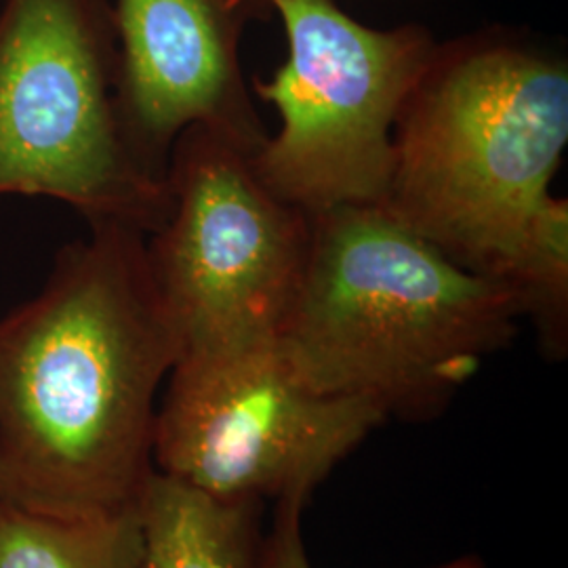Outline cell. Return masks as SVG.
Returning a JSON list of instances; mask_svg holds the SVG:
<instances>
[{"label": "cell", "instance_id": "2", "mask_svg": "<svg viewBox=\"0 0 568 568\" xmlns=\"http://www.w3.org/2000/svg\"><path fill=\"white\" fill-rule=\"evenodd\" d=\"M312 215V243L274 344L321 394L429 422L518 335L508 284L471 272L382 206Z\"/></svg>", "mask_w": 568, "mask_h": 568}, {"label": "cell", "instance_id": "1", "mask_svg": "<svg viewBox=\"0 0 568 568\" xmlns=\"http://www.w3.org/2000/svg\"><path fill=\"white\" fill-rule=\"evenodd\" d=\"M180 356L143 232L89 225L63 244L41 291L0 316V501L63 520L140 508Z\"/></svg>", "mask_w": 568, "mask_h": 568}, {"label": "cell", "instance_id": "3", "mask_svg": "<svg viewBox=\"0 0 568 568\" xmlns=\"http://www.w3.org/2000/svg\"><path fill=\"white\" fill-rule=\"evenodd\" d=\"M392 143L379 206L453 262L508 284L567 150V60L509 30L438 42Z\"/></svg>", "mask_w": 568, "mask_h": 568}, {"label": "cell", "instance_id": "10", "mask_svg": "<svg viewBox=\"0 0 568 568\" xmlns=\"http://www.w3.org/2000/svg\"><path fill=\"white\" fill-rule=\"evenodd\" d=\"M140 508L63 520L0 501V568H140Z\"/></svg>", "mask_w": 568, "mask_h": 568}, {"label": "cell", "instance_id": "9", "mask_svg": "<svg viewBox=\"0 0 568 568\" xmlns=\"http://www.w3.org/2000/svg\"><path fill=\"white\" fill-rule=\"evenodd\" d=\"M140 514V568H260L264 501H220L154 471Z\"/></svg>", "mask_w": 568, "mask_h": 568}, {"label": "cell", "instance_id": "6", "mask_svg": "<svg viewBox=\"0 0 568 568\" xmlns=\"http://www.w3.org/2000/svg\"><path fill=\"white\" fill-rule=\"evenodd\" d=\"M166 190L169 213L145 236V255L182 352L272 342L307 262L312 215L206 126L173 143Z\"/></svg>", "mask_w": 568, "mask_h": 568}, {"label": "cell", "instance_id": "11", "mask_svg": "<svg viewBox=\"0 0 568 568\" xmlns=\"http://www.w3.org/2000/svg\"><path fill=\"white\" fill-rule=\"evenodd\" d=\"M310 499L286 497L276 501L274 525L264 535L260 568H312L307 549H305L302 516ZM432 568H487L478 556L453 558Z\"/></svg>", "mask_w": 568, "mask_h": 568}, {"label": "cell", "instance_id": "4", "mask_svg": "<svg viewBox=\"0 0 568 568\" xmlns=\"http://www.w3.org/2000/svg\"><path fill=\"white\" fill-rule=\"evenodd\" d=\"M53 199L89 225L145 236L169 213L166 175L129 142L110 0L0 7V196Z\"/></svg>", "mask_w": 568, "mask_h": 568}, {"label": "cell", "instance_id": "8", "mask_svg": "<svg viewBox=\"0 0 568 568\" xmlns=\"http://www.w3.org/2000/svg\"><path fill=\"white\" fill-rule=\"evenodd\" d=\"M119 41V105L126 138L156 173L190 126L257 154L267 140L241 47L262 0H110Z\"/></svg>", "mask_w": 568, "mask_h": 568}, {"label": "cell", "instance_id": "7", "mask_svg": "<svg viewBox=\"0 0 568 568\" xmlns=\"http://www.w3.org/2000/svg\"><path fill=\"white\" fill-rule=\"evenodd\" d=\"M363 398L304 384L272 342L185 349L154 424V469L220 501L312 499L386 424Z\"/></svg>", "mask_w": 568, "mask_h": 568}, {"label": "cell", "instance_id": "5", "mask_svg": "<svg viewBox=\"0 0 568 568\" xmlns=\"http://www.w3.org/2000/svg\"><path fill=\"white\" fill-rule=\"evenodd\" d=\"M283 21L286 60L255 95L281 129L253 156L257 175L307 213L379 206L394 163V124L438 41L422 23L371 28L335 0H262Z\"/></svg>", "mask_w": 568, "mask_h": 568}]
</instances>
